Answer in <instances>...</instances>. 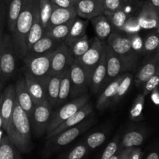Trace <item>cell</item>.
<instances>
[{
  "label": "cell",
  "instance_id": "6da1fadb",
  "mask_svg": "<svg viewBox=\"0 0 159 159\" xmlns=\"http://www.w3.org/2000/svg\"><path fill=\"white\" fill-rule=\"evenodd\" d=\"M31 124L29 116L16 99L13 111L5 131L19 151L29 150L31 143Z\"/></svg>",
  "mask_w": 159,
  "mask_h": 159
},
{
  "label": "cell",
  "instance_id": "7a4b0ae2",
  "mask_svg": "<svg viewBox=\"0 0 159 159\" xmlns=\"http://www.w3.org/2000/svg\"><path fill=\"white\" fill-rule=\"evenodd\" d=\"M38 9V0H24L23 8L16 22L13 33L10 34L16 56L23 59L27 54L26 38Z\"/></svg>",
  "mask_w": 159,
  "mask_h": 159
},
{
  "label": "cell",
  "instance_id": "3957f363",
  "mask_svg": "<svg viewBox=\"0 0 159 159\" xmlns=\"http://www.w3.org/2000/svg\"><path fill=\"white\" fill-rule=\"evenodd\" d=\"M107 44L121 58L127 71L134 69L138 62V53L133 49L128 36L111 33L107 38Z\"/></svg>",
  "mask_w": 159,
  "mask_h": 159
},
{
  "label": "cell",
  "instance_id": "277c9868",
  "mask_svg": "<svg viewBox=\"0 0 159 159\" xmlns=\"http://www.w3.org/2000/svg\"><path fill=\"white\" fill-rule=\"evenodd\" d=\"M53 51L38 55L26 54L23 58L26 65V72L44 85H46L50 77L51 58Z\"/></svg>",
  "mask_w": 159,
  "mask_h": 159
},
{
  "label": "cell",
  "instance_id": "5b68a950",
  "mask_svg": "<svg viewBox=\"0 0 159 159\" xmlns=\"http://www.w3.org/2000/svg\"><path fill=\"white\" fill-rule=\"evenodd\" d=\"M16 56L12 37L4 33L0 51V80L2 82L9 80L15 72Z\"/></svg>",
  "mask_w": 159,
  "mask_h": 159
},
{
  "label": "cell",
  "instance_id": "8992f818",
  "mask_svg": "<svg viewBox=\"0 0 159 159\" xmlns=\"http://www.w3.org/2000/svg\"><path fill=\"white\" fill-rule=\"evenodd\" d=\"M71 92L70 97L75 99L85 94L90 86L91 75L88 71L75 60L69 68Z\"/></svg>",
  "mask_w": 159,
  "mask_h": 159
},
{
  "label": "cell",
  "instance_id": "52a82bcc",
  "mask_svg": "<svg viewBox=\"0 0 159 159\" xmlns=\"http://www.w3.org/2000/svg\"><path fill=\"white\" fill-rule=\"evenodd\" d=\"M89 95L85 93V94L74 99L71 102L65 104L60 110H58L54 113H52L51 121H50L48 130H47V133L49 134L54 129L58 127L64 121L66 120L71 115L74 114L76 111H78L81 107H83L88 102H89Z\"/></svg>",
  "mask_w": 159,
  "mask_h": 159
},
{
  "label": "cell",
  "instance_id": "ba28073f",
  "mask_svg": "<svg viewBox=\"0 0 159 159\" xmlns=\"http://www.w3.org/2000/svg\"><path fill=\"white\" fill-rule=\"evenodd\" d=\"M96 124V119L94 117H87L77 125L63 130L61 133L48 138L49 144L56 147H63L72 142L75 139L86 131L93 124Z\"/></svg>",
  "mask_w": 159,
  "mask_h": 159
},
{
  "label": "cell",
  "instance_id": "9c48e42d",
  "mask_svg": "<svg viewBox=\"0 0 159 159\" xmlns=\"http://www.w3.org/2000/svg\"><path fill=\"white\" fill-rule=\"evenodd\" d=\"M52 113V107L48 103V100L35 105L30 120L31 127L37 136H40L47 132Z\"/></svg>",
  "mask_w": 159,
  "mask_h": 159
},
{
  "label": "cell",
  "instance_id": "30bf717a",
  "mask_svg": "<svg viewBox=\"0 0 159 159\" xmlns=\"http://www.w3.org/2000/svg\"><path fill=\"white\" fill-rule=\"evenodd\" d=\"M105 42H102L98 37H94L88 51L82 57L75 60L88 71L90 75L105 51Z\"/></svg>",
  "mask_w": 159,
  "mask_h": 159
},
{
  "label": "cell",
  "instance_id": "8fae6325",
  "mask_svg": "<svg viewBox=\"0 0 159 159\" xmlns=\"http://www.w3.org/2000/svg\"><path fill=\"white\" fill-rule=\"evenodd\" d=\"M75 59L70 53L68 47L64 43H61L54 50L51 58L50 75H55L63 73L70 68Z\"/></svg>",
  "mask_w": 159,
  "mask_h": 159
},
{
  "label": "cell",
  "instance_id": "7c38bea8",
  "mask_svg": "<svg viewBox=\"0 0 159 159\" xmlns=\"http://www.w3.org/2000/svg\"><path fill=\"white\" fill-rule=\"evenodd\" d=\"M106 60H107V75H106L104 85H108L110 82H112L115 79L120 76L121 73L127 71V67L125 66L120 57L113 51L108 44H105Z\"/></svg>",
  "mask_w": 159,
  "mask_h": 159
},
{
  "label": "cell",
  "instance_id": "4fadbf2b",
  "mask_svg": "<svg viewBox=\"0 0 159 159\" xmlns=\"http://www.w3.org/2000/svg\"><path fill=\"white\" fill-rule=\"evenodd\" d=\"M74 9L77 16L87 20L104 14L105 12L102 2L99 0H77L75 2Z\"/></svg>",
  "mask_w": 159,
  "mask_h": 159
},
{
  "label": "cell",
  "instance_id": "5bb4252c",
  "mask_svg": "<svg viewBox=\"0 0 159 159\" xmlns=\"http://www.w3.org/2000/svg\"><path fill=\"white\" fill-rule=\"evenodd\" d=\"M93 104L91 102H88L83 107H81L78 111H76L74 114L71 115L69 118H68L66 120L64 121L61 124H60L58 127H57L52 131L48 134V138H51V137L61 133V132L66 130V129H68L70 127H74V126L79 124V123H81L84 120L86 119L87 117H89V115L93 113Z\"/></svg>",
  "mask_w": 159,
  "mask_h": 159
},
{
  "label": "cell",
  "instance_id": "9a60e30c",
  "mask_svg": "<svg viewBox=\"0 0 159 159\" xmlns=\"http://www.w3.org/2000/svg\"><path fill=\"white\" fill-rule=\"evenodd\" d=\"M0 112L2 120V130H6L9 119L13 111L14 104L16 102L15 87L14 85H9L6 89L1 93Z\"/></svg>",
  "mask_w": 159,
  "mask_h": 159
},
{
  "label": "cell",
  "instance_id": "2e32d148",
  "mask_svg": "<svg viewBox=\"0 0 159 159\" xmlns=\"http://www.w3.org/2000/svg\"><path fill=\"white\" fill-rule=\"evenodd\" d=\"M14 87H15V96L16 102H18L20 107L26 112L27 116L30 119L35 104L26 89L24 78H20L16 82Z\"/></svg>",
  "mask_w": 159,
  "mask_h": 159
},
{
  "label": "cell",
  "instance_id": "e0dca14e",
  "mask_svg": "<svg viewBox=\"0 0 159 159\" xmlns=\"http://www.w3.org/2000/svg\"><path fill=\"white\" fill-rule=\"evenodd\" d=\"M138 23L141 29L151 30L158 28V12L151 5L145 2L138 16Z\"/></svg>",
  "mask_w": 159,
  "mask_h": 159
},
{
  "label": "cell",
  "instance_id": "ac0fdd59",
  "mask_svg": "<svg viewBox=\"0 0 159 159\" xmlns=\"http://www.w3.org/2000/svg\"><path fill=\"white\" fill-rule=\"evenodd\" d=\"M107 75V60H106V51L102 54L100 61L95 69L93 70L90 79V86L93 93H99V90L103 87Z\"/></svg>",
  "mask_w": 159,
  "mask_h": 159
},
{
  "label": "cell",
  "instance_id": "d6986e66",
  "mask_svg": "<svg viewBox=\"0 0 159 159\" xmlns=\"http://www.w3.org/2000/svg\"><path fill=\"white\" fill-rule=\"evenodd\" d=\"M24 80L26 89L35 105L47 100L46 89H45L46 85L33 78L26 71L24 74Z\"/></svg>",
  "mask_w": 159,
  "mask_h": 159
},
{
  "label": "cell",
  "instance_id": "ffe728a7",
  "mask_svg": "<svg viewBox=\"0 0 159 159\" xmlns=\"http://www.w3.org/2000/svg\"><path fill=\"white\" fill-rule=\"evenodd\" d=\"M77 17V14H76L74 7L68 8V9L53 7V11L51 12L46 30L49 29L52 26H57V25L75 21Z\"/></svg>",
  "mask_w": 159,
  "mask_h": 159
},
{
  "label": "cell",
  "instance_id": "44dd1931",
  "mask_svg": "<svg viewBox=\"0 0 159 159\" xmlns=\"http://www.w3.org/2000/svg\"><path fill=\"white\" fill-rule=\"evenodd\" d=\"M123 78H124V75L118 76L116 79L110 82V83H109L105 89L102 92L96 102V108L99 111H102L110 105V102L114 96L118 85Z\"/></svg>",
  "mask_w": 159,
  "mask_h": 159
},
{
  "label": "cell",
  "instance_id": "7402d4cb",
  "mask_svg": "<svg viewBox=\"0 0 159 159\" xmlns=\"http://www.w3.org/2000/svg\"><path fill=\"white\" fill-rule=\"evenodd\" d=\"M61 41L54 40L52 37H49L47 34H43L41 38L39 39L30 49L27 54L30 55H38L48 53L49 51H54L56 48L58 47Z\"/></svg>",
  "mask_w": 159,
  "mask_h": 159
},
{
  "label": "cell",
  "instance_id": "603a6c76",
  "mask_svg": "<svg viewBox=\"0 0 159 159\" xmlns=\"http://www.w3.org/2000/svg\"><path fill=\"white\" fill-rule=\"evenodd\" d=\"M88 20H83L82 19L77 18L75 20L72 26L70 28L69 32L63 40V43L67 47L72 44L76 40L82 38L86 34V30L88 27Z\"/></svg>",
  "mask_w": 159,
  "mask_h": 159
},
{
  "label": "cell",
  "instance_id": "cb8c5ba5",
  "mask_svg": "<svg viewBox=\"0 0 159 159\" xmlns=\"http://www.w3.org/2000/svg\"><path fill=\"white\" fill-rule=\"evenodd\" d=\"M158 72V57H156L153 60L144 64L141 69L138 71L135 78V83L138 87L143 86L146 82L156 73Z\"/></svg>",
  "mask_w": 159,
  "mask_h": 159
},
{
  "label": "cell",
  "instance_id": "d4e9b609",
  "mask_svg": "<svg viewBox=\"0 0 159 159\" xmlns=\"http://www.w3.org/2000/svg\"><path fill=\"white\" fill-rule=\"evenodd\" d=\"M6 23L9 33L12 34L15 29L16 22L23 8L24 0H6Z\"/></svg>",
  "mask_w": 159,
  "mask_h": 159
},
{
  "label": "cell",
  "instance_id": "484cf974",
  "mask_svg": "<svg viewBox=\"0 0 159 159\" xmlns=\"http://www.w3.org/2000/svg\"><path fill=\"white\" fill-rule=\"evenodd\" d=\"M90 20L94 28L96 37H98L102 42L105 41L108 38L109 36L111 34L112 30H113V27L109 22L107 17L104 14H102V15L93 17Z\"/></svg>",
  "mask_w": 159,
  "mask_h": 159
},
{
  "label": "cell",
  "instance_id": "4316f807",
  "mask_svg": "<svg viewBox=\"0 0 159 159\" xmlns=\"http://www.w3.org/2000/svg\"><path fill=\"white\" fill-rule=\"evenodd\" d=\"M64 72L61 74L55 75H50L49 79L47 82L46 87H45L46 99L51 107L57 106L61 80Z\"/></svg>",
  "mask_w": 159,
  "mask_h": 159
},
{
  "label": "cell",
  "instance_id": "83f0119b",
  "mask_svg": "<svg viewBox=\"0 0 159 159\" xmlns=\"http://www.w3.org/2000/svg\"><path fill=\"white\" fill-rule=\"evenodd\" d=\"M44 33L45 30L40 20L38 9H37V12L35 14V16H34V20L33 21L32 26H31L30 30L29 31V34L27 35V38H26V50H27V53L31 48V47L39 39L43 37Z\"/></svg>",
  "mask_w": 159,
  "mask_h": 159
},
{
  "label": "cell",
  "instance_id": "f1b7e54d",
  "mask_svg": "<svg viewBox=\"0 0 159 159\" xmlns=\"http://www.w3.org/2000/svg\"><path fill=\"white\" fill-rule=\"evenodd\" d=\"M0 159H20L19 150L7 135H3L0 140Z\"/></svg>",
  "mask_w": 159,
  "mask_h": 159
},
{
  "label": "cell",
  "instance_id": "f546056e",
  "mask_svg": "<svg viewBox=\"0 0 159 159\" xmlns=\"http://www.w3.org/2000/svg\"><path fill=\"white\" fill-rule=\"evenodd\" d=\"M92 40H89V39L88 38V36L85 34L82 38L76 40L72 44L68 47L70 51V53H71V54L72 55L73 58L75 60L79 59V57H82L88 51L90 45H91Z\"/></svg>",
  "mask_w": 159,
  "mask_h": 159
},
{
  "label": "cell",
  "instance_id": "4dcf8cb0",
  "mask_svg": "<svg viewBox=\"0 0 159 159\" xmlns=\"http://www.w3.org/2000/svg\"><path fill=\"white\" fill-rule=\"evenodd\" d=\"M73 23H74V21L68 22V23H63V24L52 26V27L46 30L44 34L48 35L49 37H52L54 40L61 41V40H64V39L68 35L70 28L72 26Z\"/></svg>",
  "mask_w": 159,
  "mask_h": 159
},
{
  "label": "cell",
  "instance_id": "1f68e13d",
  "mask_svg": "<svg viewBox=\"0 0 159 159\" xmlns=\"http://www.w3.org/2000/svg\"><path fill=\"white\" fill-rule=\"evenodd\" d=\"M71 92V81H70L69 68L65 70L60 83L58 99H57V106L61 105L66 101Z\"/></svg>",
  "mask_w": 159,
  "mask_h": 159
},
{
  "label": "cell",
  "instance_id": "d6a6232c",
  "mask_svg": "<svg viewBox=\"0 0 159 159\" xmlns=\"http://www.w3.org/2000/svg\"><path fill=\"white\" fill-rule=\"evenodd\" d=\"M104 15L107 17L112 27L122 30L126 21L128 19L127 12L124 10H118L116 12H104Z\"/></svg>",
  "mask_w": 159,
  "mask_h": 159
},
{
  "label": "cell",
  "instance_id": "836d02e7",
  "mask_svg": "<svg viewBox=\"0 0 159 159\" xmlns=\"http://www.w3.org/2000/svg\"><path fill=\"white\" fill-rule=\"evenodd\" d=\"M132 79H133V75L131 74L128 73V74L124 75V78H123L122 80L120 82L119 85H118L116 93H115L114 96H113L111 102H110V105L117 103L124 97V95L127 93V91L130 89Z\"/></svg>",
  "mask_w": 159,
  "mask_h": 159
},
{
  "label": "cell",
  "instance_id": "e575fe53",
  "mask_svg": "<svg viewBox=\"0 0 159 159\" xmlns=\"http://www.w3.org/2000/svg\"><path fill=\"white\" fill-rule=\"evenodd\" d=\"M144 137L143 134L137 130H131L126 134L124 136L121 142V145L126 148H130L133 147H137L142 144L144 142Z\"/></svg>",
  "mask_w": 159,
  "mask_h": 159
},
{
  "label": "cell",
  "instance_id": "d590c367",
  "mask_svg": "<svg viewBox=\"0 0 159 159\" xmlns=\"http://www.w3.org/2000/svg\"><path fill=\"white\" fill-rule=\"evenodd\" d=\"M52 11L53 5L50 0H38L39 16L44 30H46Z\"/></svg>",
  "mask_w": 159,
  "mask_h": 159
},
{
  "label": "cell",
  "instance_id": "8d00e7d4",
  "mask_svg": "<svg viewBox=\"0 0 159 159\" xmlns=\"http://www.w3.org/2000/svg\"><path fill=\"white\" fill-rule=\"evenodd\" d=\"M144 98L145 96L143 94H139L134 102L133 107L130 112V118L132 120L140 121L144 120L143 116V108L144 105Z\"/></svg>",
  "mask_w": 159,
  "mask_h": 159
},
{
  "label": "cell",
  "instance_id": "74e56055",
  "mask_svg": "<svg viewBox=\"0 0 159 159\" xmlns=\"http://www.w3.org/2000/svg\"><path fill=\"white\" fill-rule=\"evenodd\" d=\"M102 5L105 12H113L118 10H124L127 4L123 0H103Z\"/></svg>",
  "mask_w": 159,
  "mask_h": 159
},
{
  "label": "cell",
  "instance_id": "f35d334b",
  "mask_svg": "<svg viewBox=\"0 0 159 159\" xmlns=\"http://www.w3.org/2000/svg\"><path fill=\"white\" fill-rule=\"evenodd\" d=\"M106 141V134L102 132H95L91 134L86 139V144L92 149L96 148L103 144Z\"/></svg>",
  "mask_w": 159,
  "mask_h": 159
},
{
  "label": "cell",
  "instance_id": "ab89813d",
  "mask_svg": "<svg viewBox=\"0 0 159 159\" xmlns=\"http://www.w3.org/2000/svg\"><path fill=\"white\" fill-rule=\"evenodd\" d=\"M158 34H152L143 41V52H152L158 48Z\"/></svg>",
  "mask_w": 159,
  "mask_h": 159
},
{
  "label": "cell",
  "instance_id": "60d3db41",
  "mask_svg": "<svg viewBox=\"0 0 159 159\" xmlns=\"http://www.w3.org/2000/svg\"><path fill=\"white\" fill-rule=\"evenodd\" d=\"M141 29V28L139 26L138 18L130 17V18L127 19L122 30L125 31V32L127 33L128 35H130V34H137Z\"/></svg>",
  "mask_w": 159,
  "mask_h": 159
},
{
  "label": "cell",
  "instance_id": "b9f144b4",
  "mask_svg": "<svg viewBox=\"0 0 159 159\" xmlns=\"http://www.w3.org/2000/svg\"><path fill=\"white\" fill-rule=\"evenodd\" d=\"M6 23V1L0 0V51H1L2 40L4 34L5 24Z\"/></svg>",
  "mask_w": 159,
  "mask_h": 159
},
{
  "label": "cell",
  "instance_id": "7bdbcfd3",
  "mask_svg": "<svg viewBox=\"0 0 159 159\" xmlns=\"http://www.w3.org/2000/svg\"><path fill=\"white\" fill-rule=\"evenodd\" d=\"M159 82V77H158V72L156 73L155 75L152 76L150 79L147 81V82L144 83V89H143V96H146L149 94V93H152L154 89H155L156 87H158Z\"/></svg>",
  "mask_w": 159,
  "mask_h": 159
},
{
  "label": "cell",
  "instance_id": "ee69618b",
  "mask_svg": "<svg viewBox=\"0 0 159 159\" xmlns=\"http://www.w3.org/2000/svg\"><path fill=\"white\" fill-rule=\"evenodd\" d=\"M87 152L86 146L79 144L70 152L68 155V159H82Z\"/></svg>",
  "mask_w": 159,
  "mask_h": 159
},
{
  "label": "cell",
  "instance_id": "f6af8a7d",
  "mask_svg": "<svg viewBox=\"0 0 159 159\" xmlns=\"http://www.w3.org/2000/svg\"><path fill=\"white\" fill-rule=\"evenodd\" d=\"M118 148V141H113L107 145L102 153L101 159H110L113 155H115Z\"/></svg>",
  "mask_w": 159,
  "mask_h": 159
},
{
  "label": "cell",
  "instance_id": "bcb514c9",
  "mask_svg": "<svg viewBox=\"0 0 159 159\" xmlns=\"http://www.w3.org/2000/svg\"><path fill=\"white\" fill-rule=\"evenodd\" d=\"M130 39L131 45L133 49L136 51L137 53H142L143 52V40L139 35L137 34H130L127 35Z\"/></svg>",
  "mask_w": 159,
  "mask_h": 159
},
{
  "label": "cell",
  "instance_id": "7dc6e473",
  "mask_svg": "<svg viewBox=\"0 0 159 159\" xmlns=\"http://www.w3.org/2000/svg\"><path fill=\"white\" fill-rule=\"evenodd\" d=\"M51 4L53 5V7L57 8H73L75 2L73 0H50Z\"/></svg>",
  "mask_w": 159,
  "mask_h": 159
},
{
  "label": "cell",
  "instance_id": "c3c4849f",
  "mask_svg": "<svg viewBox=\"0 0 159 159\" xmlns=\"http://www.w3.org/2000/svg\"><path fill=\"white\" fill-rule=\"evenodd\" d=\"M152 93V101H153V102L155 104V105L158 106L159 104V96H158V87H156V88H155Z\"/></svg>",
  "mask_w": 159,
  "mask_h": 159
},
{
  "label": "cell",
  "instance_id": "681fc988",
  "mask_svg": "<svg viewBox=\"0 0 159 159\" xmlns=\"http://www.w3.org/2000/svg\"><path fill=\"white\" fill-rule=\"evenodd\" d=\"M150 3L152 6L155 9V10H159V0H150Z\"/></svg>",
  "mask_w": 159,
  "mask_h": 159
},
{
  "label": "cell",
  "instance_id": "f907efd6",
  "mask_svg": "<svg viewBox=\"0 0 159 159\" xmlns=\"http://www.w3.org/2000/svg\"><path fill=\"white\" fill-rule=\"evenodd\" d=\"M131 155V158L130 159H140V152L138 150L137 151H134V152H133L132 154H130Z\"/></svg>",
  "mask_w": 159,
  "mask_h": 159
},
{
  "label": "cell",
  "instance_id": "816d5d0a",
  "mask_svg": "<svg viewBox=\"0 0 159 159\" xmlns=\"http://www.w3.org/2000/svg\"><path fill=\"white\" fill-rule=\"evenodd\" d=\"M147 159H159L158 153H156V152H152V153H151L148 156Z\"/></svg>",
  "mask_w": 159,
  "mask_h": 159
},
{
  "label": "cell",
  "instance_id": "f5cc1de1",
  "mask_svg": "<svg viewBox=\"0 0 159 159\" xmlns=\"http://www.w3.org/2000/svg\"><path fill=\"white\" fill-rule=\"evenodd\" d=\"M1 94V93H0ZM0 102H1V95H0ZM0 129H2V120L1 116V112H0Z\"/></svg>",
  "mask_w": 159,
  "mask_h": 159
},
{
  "label": "cell",
  "instance_id": "db71d44e",
  "mask_svg": "<svg viewBox=\"0 0 159 159\" xmlns=\"http://www.w3.org/2000/svg\"><path fill=\"white\" fill-rule=\"evenodd\" d=\"M124 2H125L127 4H128V3H131V2H134L136 0H123Z\"/></svg>",
  "mask_w": 159,
  "mask_h": 159
},
{
  "label": "cell",
  "instance_id": "11a10c76",
  "mask_svg": "<svg viewBox=\"0 0 159 159\" xmlns=\"http://www.w3.org/2000/svg\"><path fill=\"white\" fill-rule=\"evenodd\" d=\"M2 85H3V82L0 80V93H1V89L2 88Z\"/></svg>",
  "mask_w": 159,
  "mask_h": 159
},
{
  "label": "cell",
  "instance_id": "9f6ffc18",
  "mask_svg": "<svg viewBox=\"0 0 159 159\" xmlns=\"http://www.w3.org/2000/svg\"><path fill=\"white\" fill-rule=\"evenodd\" d=\"M2 129H0V140H1V138H2V137L3 136V134H2Z\"/></svg>",
  "mask_w": 159,
  "mask_h": 159
},
{
  "label": "cell",
  "instance_id": "6f0895ef",
  "mask_svg": "<svg viewBox=\"0 0 159 159\" xmlns=\"http://www.w3.org/2000/svg\"><path fill=\"white\" fill-rule=\"evenodd\" d=\"M110 159H119V158H118L117 156H115V155H113V156H112Z\"/></svg>",
  "mask_w": 159,
  "mask_h": 159
},
{
  "label": "cell",
  "instance_id": "680465c9",
  "mask_svg": "<svg viewBox=\"0 0 159 159\" xmlns=\"http://www.w3.org/2000/svg\"><path fill=\"white\" fill-rule=\"evenodd\" d=\"M99 1H100L101 2H102V1H103V0H99Z\"/></svg>",
  "mask_w": 159,
  "mask_h": 159
},
{
  "label": "cell",
  "instance_id": "91938a15",
  "mask_svg": "<svg viewBox=\"0 0 159 159\" xmlns=\"http://www.w3.org/2000/svg\"><path fill=\"white\" fill-rule=\"evenodd\" d=\"M73 1H75V2H76V1H77V0H73Z\"/></svg>",
  "mask_w": 159,
  "mask_h": 159
}]
</instances>
